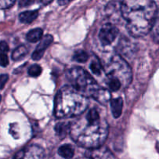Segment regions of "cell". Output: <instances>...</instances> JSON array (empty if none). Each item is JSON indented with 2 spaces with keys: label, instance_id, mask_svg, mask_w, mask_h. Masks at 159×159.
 <instances>
[{
  "label": "cell",
  "instance_id": "6da1fadb",
  "mask_svg": "<svg viewBox=\"0 0 159 159\" xmlns=\"http://www.w3.org/2000/svg\"><path fill=\"white\" fill-rule=\"evenodd\" d=\"M69 134L78 145L93 149L103 145L108 137L109 126L99 111L92 108L71 123Z\"/></svg>",
  "mask_w": 159,
  "mask_h": 159
},
{
  "label": "cell",
  "instance_id": "7a4b0ae2",
  "mask_svg": "<svg viewBox=\"0 0 159 159\" xmlns=\"http://www.w3.org/2000/svg\"><path fill=\"white\" fill-rule=\"evenodd\" d=\"M120 11L127 31L136 37L150 32L158 13L155 0H123Z\"/></svg>",
  "mask_w": 159,
  "mask_h": 159
},
{
  "label": "cell",
  "instance_id": "3957f363",
  "mask_svg": "<svg viewBox=\"0 0 159 159\" xmlns=\"http://www.w3.org/2000/svg\"><path fill=\"white\" fill-rule=\"evenodd\" d=\"M88 104V97L71 85H65L57 92L55 96L54 115L57 118L80 116L86 110Z\"/></svg>",
  "mask_w": 159,
  "mask_h": 159
},
{
  "label": "cell",
  "instance_id": "277c9868",
  "mask_svg": "<svg viewBox=\"0 0 159 159\" xmlns=\"http://www.w3.org/2000/svg\"><path fill=\"white\" fill-rule=\"evenodd\" d=\"M107 73V84L109 89L116 92L125 88L132 81V71L127 62L119 54H115L107 64L105 70Z\"/></svg>",
  "mask_w": 159,
  "mask_h": 159
},
{
  "label": "cell",
  "instance_id": "5b68a950",
  "mask_svg": "<svg viewBox=\"0 0 159 159\" xmlns=\"http://www.w3.org/2000/svg\"><path fill=\"white\" fill-rule=\"evenodd\" d=\"M67 79L70 85L86 97L92 96L99 88L96 81L87 71L79 67H73L67 71Z\"/></svg>",
  "mask_w": 159,
  "mask_h": 159
},
{
  "label": "cell",
  "instance_id": "8992f818",
  "mask_svg": "<svg viewBox=\"0 0 159 159\" xmlns=\"http://www.w3.org/2000/svg\"><path fill=\"white\" fill-rule=\"evenodd\" d=\"M119 34L117 27L112 23H107L101 28L99 33V38L104 46H109L114 42Z\"/></svg>",
  "mask_w": 159,
  "mask_h": 159
},
{
  "label": "cell",
  "instance_id": "52a82bcc",
  "mask_svg": "<svg viewBox=\"0 0 159 159\" xmlns=\"http://www.w3.org/2000/svg\"><path fill=\"white\" fill-rule=\"evenodd\" d=\"M43 149L40 146L33 144L17 152L13 159H43Z\"/></svg>",
  "mask_w": 159,
  "mask_h": 159
},
{
  "label": "cell",
  "instance_id": "ba28073f",
  "mask_svg": "<svg viewBox=\"0 0 159 159\" xmlns=\"http://www.w3.org/2000/svg\"><path fill=\"white\" fill-rule=\"evenodd\" d=\"M53 40H54V39H53V37L51 35H50V34L44 36V37L40 40V42L39 43V44L37 45L36 50L32 54V58L34 59V61L40 60V59L43 57V54H44L47 48L51 44V43L53 42Z\"/></svg>",
  "mask_w": 159,
  "mask_h": 159
},
{
  "label": "cell",
  "instance_id": "9c48e42d",
  "mask_svg": "<svg viewBox=\"0 0 159 159\" xmlns=\"http://www.w3.org/2000/svg\"><path fill=\"white\" fill-rule=\"evenodd\" d=\"M89 157L91 159H115L112 152L103 146L90 149Z\"/></svg>",
  "mask_w": 159,
  "mask_h": 159
},
{
  "label": "cell",
  "instance_id": "30bf717a",
  "mask_svg": "<svg viewBox=\"0 0 159 159\" xmlns=\"http://www.w3.org/2000/svg\"><path fill=\"white\" fill-rule=\"evenodd\" d=\"M91 97H93L95 100L97 101L98 102H99L102 105H106L107 102L111 101L110 92L107 89H102L100 88V87H99L94 92V93H93Z\"/></svg>",
  "mask_w": 159,
  "mask_h": 159
},
{
  "label": "cell",
  "instance_id": "8fae6325",
  "mask_svg": "<svg viewBox=\"0 0 159 159\" xmlns=\"http://www.w3.org/2000/svg\"><path fill=\"white\" fill-rule=\"evenodd\" d=\"M37 16H38V12L37 10L25 11L19 15V20L21 23L29 24L34 22L37 18Z\"/></svg>",
  "mask_w": 159,
  "mask_h": 159
},
{
  "label": "cell",
  "instance_id": "7c38bea8",
  "mask_svg": "<svg viewBox=\"0 0 159 159\" xmlns=\"http://www.w3.org/2000/svg\"><path fill=\"white\" fill-rule=\"evenodd\" d=\"M110 102H111V110L113 117L119 118L122 113L123 104H124L122 98L119 97L116 99H113Z\"/></svg>",
  "mask_w": 159,
  "mask_h": 159
},
{
  "label": "cell",
  "instance_id": "4fadbf2b",
  "mask_svg": "<svg viewBox=\"0 0 159 159\" xmlns=\"http://www.w3.org/2000/svg\"><path fill=\"white\" fill-rule=\"evenodd\" d=\"M57 153L61 158L65 159H71L75 155L74 148L71 144H64L59 148Z\"/></svg>",
  "mask_w": 159,
  "mask_h": 159
},
{
  "label": "cell",
  "instance_id": "5bb4252c",
  "mask_svg": "<svg viewBox=\"0 0 159 159\" xmlns=\"http://www.w3.org/2000/svg\"><path fill=\"white\" fill-rule=\"evenodd\" d=\"M42 38H43V30L40 28L32 30L26 34V40L30 43H37Z\"/></svg>",
  "mask_w": 159,
  "mask_h": 159
},
{
  "label": "cell",
  "instance_id": "9a60e30c",
  "mask_svg": "<svg viewBox=\"0 0 159 159\" xmlns=\"http://www.w3.org/2000/svg\"><path fill=\"white\" fill-rule=\"evenodd\" d=\"M70 126L71 124H68L66 122L58 123L55 126V132L58 137L61 138H64L68 133L70 131Z\"/></svg>",
  "mask_w": 159,
  "mask_h": 159
},
{
  "label": "cell",
  "instance_id": "2e32d148",
  "mask_svg": "<svg viewBox=\"0 0 159 159\" xmlns=\"http://www.w3.org/2000/svg\"><path fill=\"white\" fill-rule=\"evenodd\" d=\"M28 53L27 48L25 46L22 45V46L18 47L16 48L13 51L12 54V58L13 61H20L23 59V57H26V54Z\"/></svg>",
  "mask_w": 159,
  "mask_h": 159
},
{
  "label": "cell",
  "instance_id": "e0dca14e",
  "mask_svg": "<svg viewBox=\"0 0 159 159\" xmlns=\"http://www.w3.org/2000/svg\"><path fill=\"white\" fill-rule=\"evenodd\" d=\"M151 33H152L153 40L157 43H159V13H157L155 21L151 29Z\"/></svg>",
  "mask_w": 159,
  "mask_h": 159
},
{
  "label": "cell",
  "instance_id": "ac0fdd59",
  "mask_svg": "<svg viewBox=\"0 0 159 159\" xmlns=\"http://www.w3.org/2000/svg\"><path fill=\"white\" fill-rule=\"evenodd\" d=\"M89 57V56L85 51L79 50V51L75 52L74 55H73V60L77 62H80V63H85L88 61Z\"/></svg>",
  "mask_w": 159,
  "mask_h": 159
},
{
  "label": "cell",
  "instance_id": "d6986e66",
  "mask_svg": "<svg viewBox=\"0 0 159 159\" xmlns=\"http://www.w3.org/2000/svg\"><path fill=\"white\" fill-rule=\"evenodd\" d=\"M89 68L92 72L94 75H99L102 73V67L99 61L96 58H94L92 61L91 64L89 65Z\"/></svg>",
  "mask_w": 159,
  "mask_h": 159
},
{
  "label": "cell",
  "instance_id": "ffe728a7",
  "mask_svg": "<svg viewBox=\"0 0 159 159\" xmlns=\"http://www.w3.org/2000/svg\"><path fill=\"white\" fill-rule=\"evenodd\" d=\"M42 72L41 67L39 65H33L28 69V74L31 77H38Z\"/></svg>",
  "mask_w": 159,
  "mask_h": 159
},
{
  "label": "cell",
  "instance_id": "44dd1931",
  "mask_svg": "<svg viewBox=\"0 0 159 159\" xmlns=\"http://www.w3.org/2000/svg\"><path fill=\"white\" fill-rule=\"evenodd\" d=\"M16 0H0V9H9L14 5Z\"/></svg>",
  "mask_w": 159,
  "mask_h": 159
},
{
  "label": "cell",
  "instance_id": "7402d4cb",
  "mask_svg": "<svg viewBox=\"0 0 159 159\" xmlns=\"http://www.w3.org/2000/svg\"><path fill=\"white\" fill-rule=\"evenodd\" d=\"M9 65V58L6 53H0V66L6 67Z\"/></svg>",
  "mask_w": 159,
  "mask_h": 159
},
{
  "label": "cell",
  "instance_id": "603a6c76",
  "mask_svg": "<svg viewBox=\"0 0 159 159\" xmlns=\"http://www.w3.org/2000/svg\"><path fill=\"white\" fill-rule=\"evenodd\" d=\"M8 79H9V75H0V89H2L4 88L5 85L8 82Z\"/></svg>",
  "mask_w": 159,
  "mask_h": 159
},
{
  "label": "cell",
  "instance_id": "cb8c5ba5",
  "mask_svg": "<svg viewBox=\"0 0 159 159\" xmlns=\"http://www.w3.org/2000/svg\"><path fill=\"white\" fill-rule=\"evenodd\" d=\"M9 50V45L6 41L0 42V53H7Z\"/></svg>",
  "mask_w": 159,
  "mask_h": 159
},
{
  "label": "cell",
  "instance_id": "d4e9b609",
  "mask_svg": "<svg viewBox=\"0 0 159 159\" xmlns=\"http://www.w3.org/2000/svg\"><path fill=\"white\" fill-rule=\"evenodd\" d=\"M53 0H33L32 4L36 3L37 5H40V6H47Z\"/></svg>",
  "mask_w": 159,
  "mask_h": 159
},
{
  "label": "cell",
  "instance_id": "484cf974",
  "mask_svg": "<svg viewBox=\"0 0 159 159\" xmlns=\"http://www.w3.org/2000/svg\"><path fill=\"white\" fill-rule=\"evenodd\" d=\"M33 0H19V5L21 7L23 6H27L32 4Z\"/></svg>",
  "mask_w": 159,
  "mask_h": 159
},
{
  "label": "cell",
  "instance_id": "4316f807",
  "mask_svg": "<svg viewBox=\"0 0 159 159\" xmlns=\"http://www.w3.org/2000/svg\"><path fill=\"white\" fill-rule=\"evenodd\" d=\"M72 1H74V0H57V2L60 6H65V5H68V3Z\"/></svg>",
  "mask_w": 159,
  "mask_h": 159
},
{
  "label": "cell",
  "instance_id": "83f0119b",
  "mask_svg": "<svg viewBox=\"0 0 159 159\" xmlns=\"http://www.w3.org/2000/svg\"><path fill=\"white\" fill-rule=\"evenodd\" d=\"M1 100H2V96H0V102H1Z\"/></svg>",
  "mask_w": 159,
  "mask_h": 159
}]
</instances>
